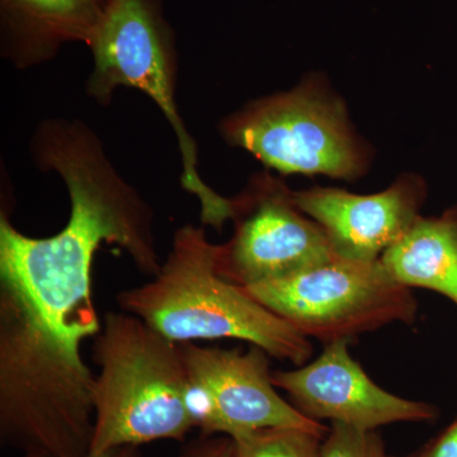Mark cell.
<instances>
[{
  "mask_svg": "<svg viewBox=\"0 0 457 457\" xmlns=\"http://www.w3.org/2000/svg\"><path fill=\"white\" fill-rule=\"evenodd\" d=\"M323 436L300 428L257 429L233 437L236 457H321Z\"/></svg>",
  "mask_w": 457,
  "mask_h": 457,
  "instance_id": "cell-14",
  "label": "cell"
},
{
  "mask_svg": "<svg viewBox=\"0 0 457 457\" xmlns=\"http://www.w3.org/2000/svg\"><path fill=\"white\" fill-rule=\"evenodd\" d=\"M350 342L324 345L318 359L290 371L272 372V381L291 404L312 420L375 431L399 422H428L437 408L400 398L374 383L348 351Z\"/></svg>",
  "mask_w": 457,
  "mask_h": 457,
  "instance_id": "cell-10",
  "label": "cell"
},
{
  "mask_svg": "<svg viewBox=\"0 0 457 457\" xmlns=\"http://www.w3.org/2000/svg\"><path fill=\"white\" fill-rule=\"evenodd\" d=\"M87 457H141L137 453V446L113 447L99 453H90Z\"/></svg>",
  "mask_w": 457,
  "mask_h": 457,
  "instance_id": "cell-18",
  "label": "cell"
},
{
  "mask_svg": "<svg viewBox=\"0 0 457 457\" xmlns=\"http://www.w3.org/2000/svg\"><path fill=\"white\" fill-rule=\"evenodd\" d=\"M21 457H50L44 455V453H23V456Z\"/></svg>",
  "mask_w": 457,
  "mask_h": 457,
  "instance_id": "cell-19",
  "label": "cell"
},
{
  "mask_svg": "<svg viewBox=\"0 0 457 457\" xmlns=\"http://www.w3.org/2000/svg\"><path fill=\"white\" fill-rule=\"evenodd\" d=\"M216 246L204 228H179L154 278L116 295L120 309L176 343L237 339L275 359L305 365L311 339L222 278Z\"/></svg>",
  "mask_w": 457,
  "mask_h": 457,
  "instance_id": "cell-3",
  "label": "cell"
},
{
  "mask_svg": "<svg viewBox=\"0 0 457 457\" xmlns=\"http://www.w3.org/2000/svg\"><path fill=\"white\" fill-rule=\"evenodd\" d=\"M255 302L300 333L323 343L352 342L393 323H414L411 288L390 275L381 261L333 258L272 281L242 287Z\"/></svg>",
  "mask_w": 457,
  "mask_h": 457,
  "instance_id": "cell-6",
  "label": "cell"
},
{
  "mask_svg": "<svg viewBox=\"0 0 457 457\" xmlns=\"http://www.w3.org/2000/svg\"><path fill=\"white\" fill-rule=\"evenodd\" d=\"M33 163L57 173L71 197L68 224L56 236L31 237L0 213V284L14 288L69 338L101 330L92 299L93 258L102 243L119 245L144 275L163 262L156 251L154 212L120 176L98 135L80 120L49 119L31 140Z\"/></svg>",
  "mask_w": 457,
  "mask_h": 457,
  "instance_id": "cell-1",
  "label": "cell"
},
{
  "mask_svg": "<svg viewBox=\"0 0 457 457\" xmlns=\"http://www.w3.org/2000/svg\"><path fill=\"white\" fill-rule=\"evenodd\" d=\"M409 288H426L457 306V204L440 216H420L380 258Z\"/></svg>",
  "mask_w": 457,
  "mask_h": 457,
  "instance_id": "cell-13",
  "label": "cell"
},
{
  "mask_svg": "<svg viewBox=\"0 0 457 457\" xmlns=\"http://www.w3.org/2000/svg\"><path fill=\"white\" fill-rule=\"evenodd\" d=\"M321 457H395L375 431L332 423L321 445Z\"/></svg>",
  "mask_w": 457,
  "mask_h": 457,
  "instance_id": "cell-15",
  "label": "cell"
},
{
  "mask_svg": "<svg viewBox=\"0 0 457 457\" xmlns=\"http://www.w3.org/2000/svg\"><path fill=\"white\" fill-rule=\"evenodd\" d=\"M116 0H0V54L18 69L55 59L62 46H90Z\"/></svg>",
  "mask_w": 457,
  "mask_h": 457,
  "instance_id": "cell-12",
  "label": "cell"
},
{
  "mask_svg": "<svg viewBox=\"0 0 457 457\" xmlns=\"http://www.w3.org/2000/svg\"><path fill=\"white\" fill-rule=\"evenodd\" d=\"M425 197V183L414 176L400 177L374 195L321 187L294 192L295 203L320 225L336 257L356 262L380 261L420 218Z\"/></svg>",
  "mask_w": 457,
  "mask_h": 457,
  "instance_id": "cell-11",
  "label": "cell"
},
{
  "mask_svg": "<svg viewBox=\"0 0 457 457\" xmlns=\"http://www.w3.org/2000/svg\"><path fill=\"white\" fill-rule=\"evenodd\" d=\"M187 370L188 411L203 435L236 437L257 429L300 428L326 437L329 428L282 398L272 381L270 354L179 343Z\"/></svg>",
  "mask_w": 457,
  "mask_h": 457,
  "instance_id": "cell-9",
  "label": "cell"
},
{
  "mask_svg": "<svg viewBox=\"0 0 457 457\" xmlns=\"http://www.w3.org/2000/svg\"><path fill=\"white\" fill-rule=\"evenodd\" d=\"M234 234L216 246V269L239 287L272 281L336 258L326 233L269 173L233 198Z\"/></svg>",
  "mask_w": 457,
  "mask_h": 457,
  "instance_id": "cell-8",
  "label": "cell"
},
{
  "mask_svg": "<svg viewBox=\"0 0 457 457\" xmlns=\"http://www.w3.org/2000/svg\"><path fill=\"white\" fill-rule=\"evenodd\" d=\"M89 49L93 71L87 80V95L108 106L114 90L130 87L145 93L161 108L179 143L180 183L200 201L204 224L221 230L233 218V200L216 194L198 171L197 143L177 107L179 49L162 0H116Z\"/></svg>",
  "mask_w": 457,
  "mask_h": 457,
  "instance_id": "cell-5",
  "label": "cell"
},
{
  "mask_svg": "<svg viewBox=\"0 0 457 457\" xmlns=\"http://www.w3.org/2000/svg\"><path fill=\"white\" fill-rule=\"evenodd\" d=\"M219 131L228 145L282 174L350 179L365 165L345 107L311 80L251 102L222 120Z\"/></svg>",
  "mask_w": 457,
  "mask_h": 457,
  "instance_id": "cell-7",
  "label": "cell"
},
{
  "mask_svg": "<svg viewBox=\"0 0 457 457\" xmlns=\"http://www.w3.org/2000/svg\"><path fill=\"white\" fill-rule=\"evenodd\" d=\"M206 436L191 442L177 457H236L233 438L222 435Z\"/></svg>",
  "mask_w": 457,
  "mask_h": 457,
  "instance_id": "cell-16",
  "label": "cell"
},
{
  "mask_svg": "<svg viewBox=\"0 0 457 457\" xmlns=\"http://www.w3.org/2000/svg\"><path fill=\"white\" fill-rule=\"evenodd\" d=\"M413 457H457V418Z\"/></svg>",
  "mask_w": 457,
  "mask_h": 457,
  "instance_id": "cell-17",
  "label": "cell"
},
{
  "mask_svg": "<svg viewBox=\"0 0 457 457\" xmlns=\"http://www.w3.org/2000/svg\"><path fill=\"white\" fill-rule=\"evenodd\" d=\"M75 342L0 284V437L23 453L87 457L96 375Z\"/></svg>",
  "mask_w": 457,
  "mask_h": 457,
  "instance_id": "cell-2",
  "label": "cell"
},
{
  "mask_svg": "<svg viewBox=\"0 0 457 457\" xmlns=\"http://www.w3.org/2000/svg\"><path fill=\"white\" fill-rule=\"evenodd\" d=\"M96 425L90 453L182 440L189 417L187 370L179 343L126 312H108L93 337Z\"/></svg>",
  "mask_w": 457,
  "mask_h": 457,
  "instance_id": "cell-4",
  "label": "cell"
}]
</instances>
